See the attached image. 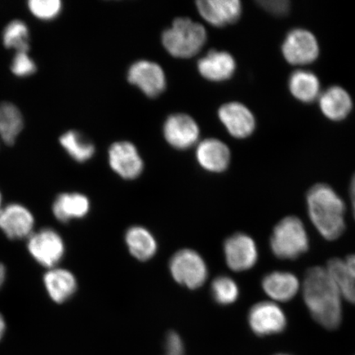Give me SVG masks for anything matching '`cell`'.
Here are the masks:
<instances>
[{"label": "cell", "instance_id": "26", "mask_svg": "<svg viewBox=\"0 0 355 355\" xmlns=\"http://www.w3.org/2000/svg\"><path fill=\"white\" fill-rule=\"evenodd\" d=\"M326 269L341 297L355 305V279L346 268L345 261L333 257L328 261Z\"/></svg>", "mask_w": 355, "mask_h": 355}, {"label": "cell", "instance_id": "7", "mask_svg": "<svg viewBox=\"0 0 355 355\" xmlns=\"http://www.w3.org/2000/svg\"><path fill=\"white\" fill-rule=\"evenodd\" d=\"M282 53L288 63L291 64L306 65L313 63L319 55L318 40L308 30H292L284 41Z\"/></svg>", "mask_w": 355, "mask_h": 355}, {"label": "cell", "instance_id": "8", "mask_svg": "<svg viewBox=\"0 0 355 355\" xmlns=\"http://www.w3.org/2000/svg\"><path fill=\"white\" fill-rule=\"evenodd\" d=\"M128 80L149 97H157L165 90L166 78L162 67L148 60H139L130 66Z\"/></svg>", "mask_w": 355, "mask_h": 355}, {"label": "cell", "instance_id": "9", "mask_svg": "<svg viewBox=\"0 0 355 355\" xmlns=\"http://www.w3.org/2000/svg\"><path fill=\"white\" fill-rule=\"evenodd\" d=\"M248 322L252 331L260 336L277 334L286 329L285 313L272 302H260L250 311Z\"/></svg>", "mask_w": 355, "mask_h": 355}, {"label": "cell", "instance_id": "3", "mask_svg": "<svg viewBox=\"0 0 355 355\" xmlns=\"http://www.w3.org/2000/svg\"><path fill=\"white\" fill-rule=\"evenodd\" d=\"M162 41L168 54L180 59L196 55L207 42L206 29L187 17H179L162 34Z\"/></svg>", "mask_w": 355, "mask_h": 355}, {"label": "cell", "instance_id": "17", "mask_svg": "<svg viewBox=\"0 0 355 355\" xmlns=\"http://www.w3.org/2000/svg\"><path fill=\"white\" fill-rule=\"evenodd\" d=\"M48 295L56 304H63L77 291L78 282L70 270L64 268L49 269L43 277Z\"/></svg>", "mask_w": 355, "mask_h": 355}, {"label": "cell", "instance_id": "37", "mask_svg": "<svg viewBox=\"0 0 355 355\" xmlns=\"http://www.w3.org/2000/svg\"><path fill=\"white\" fill-rule=\"evenodd\" d=\"M2 209V194L1 192H0V210Z\"/></svg>", "mask_w": 355, "mask_h": 355}, {"label": "cell", "instance_id": "19", "mask_svg": "<svg viewBox=\"0 0 355 355\" xmlns=\"http://www.w3.org/2000/svg\"><path fill=\"white\" fill-rule=\"evenodd\" d=\"M90 209L91 203L88 198L79 193H61L52 206L53 214L62 223L84 218Z\"/></svg>", "mask_w": 355, "mask_h": 355}, {"label": "cell", "instance_id": "23", "mask_svg": "<svg viewBox=\"0 0 355 355\" xmlns=\"http://www.w3.org/2000/svg\"><path fill=\"white\" fill-rule=\"evenodd\" d=\"M125 241L130 254L137 260L148 261L157 251V243L153 234L141 226L128 229Z\"/></svg>", "mask_w": 355, "mask_h": 355}, {"label": "cell", "instance_id": "15", "mask_svg": "<svg viewBox=\"0 0 355 355\" xmlns=\"http://www.w3.org/2000/svg\"><path fill=\"white\" fill-rule=\"evenodd\" d=\"M197 8L202 19L214 26L234 24L242 13V4L239 0H200Z\"/></svg>", "mask_w": 355, "mask_h": 355}, {"label": "cell", "instance_id": "10", "mask_svg": "<svg viewBox=\"0 0 355 355\" xmlns=\"http://www.w3.org/2000/svg\"><path fill=\"white\" fill-rule=\"evenodd\" d=\"M32 212L19 203H10L0 210V230L12 241L28 239L34 232Z\"/></svg>", "mask_w": 355, "mask_h": 355}, {"label": "cell", "instance_id": "6", "mask_svg": "<svg viewBox=\"0 0 355 355\" xmlns=\"http://www.w3.org/2000/svg\"><path fill=\"white\" fill-rule=\"evenodd\" d=\"M170 270L178 283L193 290L202 286L208 277L205 261L192 250L177 252L171 260Z\"/></svg>", "mask_w": 355, "mask_h": 355}, {"label": "cell", "instance_id": "36", "mask_svg": "<svg viewBox=\"0 0 355 355\" xmlns=\"http://www.w3.org/2000/svg\"><path fill=\"white\" fill-rule=\"evenodd\" d=\"M6 320H4L3 315L1 313H0V340L2 339V337L3 336L4 332H6Z\"/></svg>", "mask_w": 355, "mask_h": 355}, {"label": "cell", "instance_id": "27", "mask_svg": "<svg viewBox=\"0 0 355 355\" xmlns=\"http://www.w3.org/2000/svg\"><path fill=\"white\" fill-rule=\"evenodd\" d=\"M4 47L16 52H28L30 31L24 21L12 20L4 28L2 34Z\"/></svg>", "mask_w": 355, "mask_h": 355}, {"label": "cell", "instance_id": "30", "mask_svg": "<svg viewBox=\"0 0 355 355\" xmlns=\"http://www.w3.org/2000/svg\"><path fill=\"white\" fill-rule=\"evenodd\" d=\"M10 69L17 78H28L37 72V66L28 52H16L11 62Z\"/></svg>", "mask_w": 355, "mask_h": 355}, {"label": "cell", "instance_id": "4", "mask_svg": "<svg viewBox=\"0 0 355 355\" xmlns=\"http://www.w3.org/2000/svg\"><path fill=\"white\" fill-rule=\"evenodd\" d=\"M309 241L303 222L297 216H287L275 226L270 248L278 259L295 260L309 250Z\"/></svg>", "mask_w": 355, "mask_h": 355}, {"label": "cell", "instance_id": "21", "mask_svg": "<svg viewBox=\"0 0 355 355\" xmlns=\"http://www.w3.org/2000/svg\"><path fill=\"white\" fill-rule=\"evenodd\" d=\"M261 285L266 295L282 303L294 298L300 290L298 278L287 272H273L266 275Z\"/></svg>", "mask_w": 355, "mask_h": 355}, {"label": "cell", "instance_id": "11", "mask_svg": "<svg viewBox=\"0 0 355 355\" xmlns=\"http://www.w3.org/2000/svg\"><path fill=\"white\" fill-rule=\"evenodd\" d=\"M226 263L234 272H243L254 266L259 259L256 243L250 235L239 233L225 243Z\"/></svg>", "mask_w": 355, "mask_h": 355}, {"label": "cell", "instance_id": "20", "mask_svg": "<svg viewBox=\"0 0 355 355\" xmlns=\"http://www.w3.org/2000/svg\"><path fill=\"white\" fill-rule=\"evenodd\" d=\"M319 106L327 118L340 121L348 116L352 110L353 102L344 88L333 86L319 96Z\"/></svg>", "mask_w": 355, "mask_h": 355}, {"label": "cell", "instance_id": "38", "mask_svg": "<svg viewBox=\"0 0 355 355\" xmlns=\"http://www.w3.org/2000/svg\"><path fill=\"white\" fill-rule=\"evenodd\" d=\"M277 355H288V354H277Z\"/></svg>", "mask_w": 355, "mask_h": 355}, {"label": "cell", "instance_id": "31", "mask_svg": "<svg viewBox=\"0 0 355 355\" xmlns=\"http://www.w3.org/2000/svg\"><path fill=\"white\" fill-rule=\"evenodd\" d=\"M259 4L266 12L276 16H285L291 10V3L287 0H264Z\"/></svg>", "mask_w": 355, "mask_h": 355}, {"label": "cell", "instance_id": "18", "mask_svg": "<svg viewBox=\"0 0 355 355\" xmlns=\"http://www.w3.org/2000/svg\"><path fill=\"white\" fill-rule=\"evenodd\" d=\"M199 165L210 172H223L230 162V150L218 139H208L199 144L196 152Z\"/></svg>", "mask_w": 355, "mask_h": 355}, {"label": "cell", "instance_id": "33", "mask_svg": "<svg viewBox=\"0 0 355 355\" xmlns=\"http://www.w3.org/2000/svg\"><path fill=\"white\" fill-rule=\"evenodd\" d=\"M345 263L349 273L352 274V276L355 279V254L349 255L346 257Z\"/></svg>", "mask_w": 355, "mask_h": 355}, {"label": "cell", "instance_id": "34", "mask_svg": "<svg viewBox=\"0 0 355 355\" xmlns=\"http://www.w3.org/2000/svg\"><path fill=\"white\" fill-rule=\"evenodd\" d=\"M350 199H352L353 214L355 219V175L352 178L349 187Z\"/></svg>", "mask_w": 355, "mask_h": 355}, {"label": "cell", "instance_id": "25", "mask_svg": "<svg viewBox=\"0 0 355 355\" xmlns=\"http://www.w3.org/2000/svg\"><path fill=\"white\" fill-rule=\"evenodd\" d=\"M60 144L71 158L78 163H84L93 157L95 145L91 140L76 130L67 131L60 137Z\"/></svg>", "mask_w": 355, "mask_h": 355}, {"label": "cell", "instance_id": "14", "mask_svg": "<svg viewBox=\"0 0 355 355\" xmlns=\"http://www.w3.org/2000/svg\"><path fill=\"white\" fill-rule=\"evenodd\" d=\"M218 115L230 135L236 139H246L255 130L254 115L245 105L239 102H230L222 105Z\"/></svg>", "mask_w": 355, "mask_h": 355}, {"label": "cell", "instance_id": "22", "mask_svg": "<svg viewBox=\"0 0 355 355\" xmlns=\"http://www.w3.org/2000/svg\"><path fill=\"white\" fill-rule=\"evenodd\" d=\"M24 127L21 110L11 102L0 103V139L8 146L15 144Z\"/></svg>", "mask_w": 355, "mask_h": 355}, {"label": "cell", "instance_id": "29", "mask_svg": "<svg viewBox=\"0 0 355 355\" xmlns=\"http://www.w3.org/2000/svg\"><path fill=\"white\" fill-rule=\"evenodd\" d=\"M28 6L31 13L42 21L57 19L63 10V4L60 0H30Z\"/></svg>", "mask_w": 355, "mask_h": 355}, {"label": "cell", "instance_id": "35", "mask_svg": "<svg viewBox=\"0 0 355 355\" xmlns=\"http://www.w3.org/2000/svg\"><path fill=\"white\" fill-rule=\"evenodd\" d=\"M6 279V268L3 263H0V288L3 286Z\"/></svg>", "mask_w": 355, "mask_h": 355}, {"label": "cell", "instance_id": "12", "mask_svg": "<svg viewBox=\"0 0 355 355\" xmlns=\"http://www.w3.org/2000/svg\"><path fill=\"white\" fill-rule=\"evenodd\" d=\"M108 154L111 168L123 179L135 180L144 171V162L139 150L128 141L111 145Z\"/></svg>", "mask_w": 355, "mask_h": 355}, {"label": "cell", "instance_id": "32", "mask_svg": "<svg viewBox=\"0 0 355 355\" xmlns=\"http://www.w3.org/2000/svg\"><path fill=\"white\" fill-rule=\"evenodd\" d=\"M164 355H184L183 340L177 333L171 331L167 335Z\"/></svg>", "mask_w": 355, "mask_h": 355}, {"label": "cell", "instance_id": "13", "mask_svg": "<svg viewBox=\"0 0 355 355\" xmlns=\"http://www.w3.org/2000/svg\"><path fill=\"white\" fill-rule=\"evenodd\" d=\"M199 133L198 123L188 114H172L164 124V136L167 143L176 149H188L196 144Z\"/></svg>", "mask_w": 355, "mask_h": 355}, {"label": "cell", "instance_id": "2", "mask_svg": "<svg viewBox=\"0 0 355 355\" xmlns=\"http://www.w3.org/2000/svg\"><path fill=\"white\" fill-rule=\"evenodd\" d=\"M309 215L313 225L327 241H336L345 230V204L329 185L313 186L307 193Z\"/></svg>", "mask_w": 355, "mask_h": 355}, {"label": "cell", "instance_id": "16", "mask_svg": "<svg viewBox=\"0 0 355 355\" xmlns=\"http://www.w3.org/2000/svg\"><path fill=\"white\" fill-rule=\"evenodd\" d=\"M198 69L204 78L211 82H223L233 76L236 63L228 52L211 51L198 61Z\"/></svg>", "mask_w": 355, "mask_h": 355}, {"label": "cell", "instance_id": "5", "mask_svg": "<svg viewBox=\"0 0 355 355\" xmlns=\"http://www.w3.org/2000/svg\"><path fill=\"white\" fill-rule=\"evenodd\" d=\"M28 250L35 261L44 268H56L65 254V244L61 235L51 228L33 232L28 239Z\"/></svg>", "mask_w": 355, "mask_h": 355}, {"label": "cell", "instance_id": "28", "mask_svg": "<svg viewBox=\"0 0 355 355\" xmlns=\"http://www.w3.org/2000/svg\"><path fill=\"white\" fill-rule=\"evenodd\" d=\"M211 294L216 303L228 305L237 300L239 290L236 282L228 277H219L213 281Z\"/></svg>", "mask_w": 355, "mask_h": 355}, {"label": "cell", "instance_id": "1", "mask_svg": "<svg viewBox=\"0 0 355 355\" xmlns=\"http://www.w3.org/2000/svg\"><path fill=\"white\" fill-rule=\"evenodd\" d=\"M303 296L315 321L327 330L339 327L343 320V297L326 268L313 266L306 272Z\"/></svg>", "mask_w": 355, "mask_h": 355}, {"label": "cell", "instance_id": "24", "mask_svg": "<svg viewBox=\"0 0 355 355\" xmlns=\"http://www.w3.org/2000/svg\"><path fill=\"white\" fill-rule=\"evenodd\" d=\"M288 88L295 98L310 103L320 96V82L309 71L297 70L291 75Z\"/></svg>", "mask_w": 355, "mask_h": 355}]
</instances>
